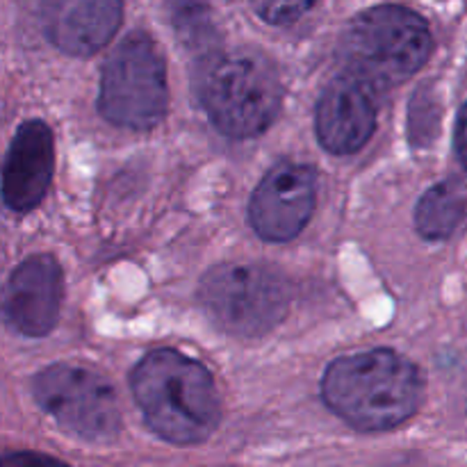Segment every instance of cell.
<instances>
[{
    "instance_id": "obj_1",
    "label": "cell",
    "mask_w": 467,
    "mask_h": 467,
    "mask_svg": "<svg viewBox=\"0 0 467 467\" xmlns=\"http://www.w3.org/2000/svg\"><path fill=\"white\" fill-rule=\"evenodd\" d=\"M424 381L420 369L390 349L333 360L322 379L328 409L358 431H388L418 413Z\"/></svg>"
},
{
    "instance_id": "obj_2",
    "label": "cell",
    "mask_w": 467,
    "mask_h": 467,
    "mask_svg": "<svg viewBox=\"0 0 467 467\" xmlns=\"http://www.w3.org/2000/svg\"><path fill=\"white\" fill-rule=\"evenodd\" d=\"M130 386L146 424L162 441L196 445L217 429L222 406L213 374L181 351L146 354L132 369Z\"/></svg>"
},
{
    "instance_id": "obj_3",
    "label": "cell",
    "mask_w": 467,
    "mask_h": 467,
    "mask_svg": "<svg viewBox=\"0 0 467 467\" xmlns=\"http://www.w3.org/2000/svg\"><path fill=\"white\" fill-rule=\"evenodd\" d=\"M431 48V32L420 14L397 5H381L349 23L342 35L340 55L347 73L377 94L415 76Z\"/></svg>"
},
{
    "instance_id": "obj_4",
    "label": "cell",
    "mask_w": 467,
    "mask_h": 467,
    "mask_svg": "<svg viewBox=\"0 0 467 467\" xmlns=\"http://www.w3.org/2000/svg\"><path fill=\"white\" fill-rule=\"evenodd\" d=\"M199 99L223 135L246 140L267 130L278 117L283 82L263 55H214L201 68Z\"/></svg>"
},
{
    "instance_id": "obj_5",
    "label": "cell",
    "mask_w": 467,
    "mask_h": 467,
    "mask_svg": "<svg viewBox=\"0 0 467 467\" xmlns=\"http://www.w3.org/2000/svg\"><path fill=\"white\" fill-rule=\"evenodd\" d=\"M199 304L223 333L254 340L281 324L290 306V292L276 269L222 265L201 281Z\"/></svg>"
},
{
    "instance_id": "obj_6",
    "label": "cell",
    "mask_w": 467,
    "mask_h": 467,
    "mask_svg": "<svg viewBox=\"0 0 467 467\" xmlns=\"http://www.w3.org/2000/svg\"><path fill=\"white\" fill-rule=\"evenodd\" d=\"M99 109L109 123L146 130L167 112V68L146 32H130L108 57L100 78Z\"/></svg>"
},
{
    "instance_id": "obj_7",
    "label": "cell",
    "mask_w": 467,
    "mask_h": 467,
    "mask_svg": "<svg viewBox=\"0 0 467 467\" xmlns=\"http://www.w3.org/2000/svg\"><path fill=\"white\" fill-rule=\"evenodd\" d=\"M35 400L59 427L87 442H112L121 431V410L114 388L94 369L50 365L32 383Z\"/></svg>"
},
{
    "instance_id": "obj_8",
    "label": "cell",
    "mask_w": 467,
    "mask_h": 467,
    "mask_svg": "<svg viewBox=\"0 0 467 467\" xmlns=\"http://www.w3.org/2000/svg\"><path fill=\"white\" fill-rule=\"evenodd\" d=\"M317 201L315 169L299 162H278L260 181L249 201V222L263 240L287 242L310 222Z\"/></svg>"
},
{
    "instance_id": "obj_9",
    "label": "cell",
    "mask_w": 467,
    "mask_h": 467,
    "mask_svg": "<svg viewBox=\"0 0 467 467\" xmlns=\"http://www.w3.org/2000/svg\"><path fill=\"white\" fill-rule=\"evenodd\" d=\"M64 278L57 260L36 254L23 260L0 292V315L16 333L44 337L55 328L62 308Z\"/></svg>"
},
{
    "instance_id": "obj_10",
    "label": "cell",
    "mask_w": 467,
    "mask_h": 467,
    "mask_svg": "<svg viewBox=\"0 0 467 467\" xmlns=\"http://www.w3.org/2000/svg\"><path fill=\"white\" fill-rule=\"evenodd\" d=\"M53 169L55 141L50 128L39 119L21 123L3 164L0 192L5 205L14 213L36 208L48 192Z\"/></svg>"
},
{
    "instance_id": "obj_11",
    "label": "cell",
    "mask_w": 467,
    "mask_h": 467,
    "mask_svg": "<svg viewBox=\"0 0 467 467\" xmlns=\"http://www.w3.org/2000/svg\"><path fill=\"white\" fill-rule=\"evenodd\" d=\"M377 128L374 91L358 78H336L317 103V137L328 153L349 155L363 149Z\"/></svg>"
},
{
    "instance_id": "obj_12",
    "label": "cell",
    "mask_w": 467,
    "mask_h": 467,
    "mask_svg": "<svg viewBox=\"0 0 467 467\" xmlns=\"http://www.w3.org/2000/svg\"><path fill=\"white\" fill-rule=\"evenodd\" d=\"M123 16V0H44L46 36L62 53L87 57L103 48Z\"/></svg>"
},
{
    "instance_id": "obj_13",
    "label": "cell",
    "mask_w": 467,
    "mask_h": 467,
    "mask_svg": "<svg viewBox=\"0 0 467 467\" xmlns=\"http://www.w3.org/2000/svg\"><path fill=\"white\" fill-rule=\"evenodd\" d=\"M467 214V190L461 182L445 181L431 187L415 208V226L427 240H445Z\"/></svg>"
},
{
    "instance_id": "obj_14",
    "label": "cell",
    "mask_w": 467,
    "mask_h": 467,
    "mask_svg": "<svg viewBox=\"0 0 467 467\" xmlns=\"http://www.w3.org/2000/svg\"><path fill=\"white\" fill-rule=\"evenodd\" d=\"M171 18L176 35L190 50H210L214 41V23L208 0H171Z\"/></svg>"
},
{
    "instance_id": "obj_15",
    "label": "cell",
    "mask_w": 467,
    "mask_h": 467,
    "mask_svg": "<svg viewBox=\"0 0 467 467\" xmlns=\"http://www.w3.org/2000/svg\"><path fill=\"white\" fill-rule=\"evenodd\" d=\"M313 5L315 0H251L255 14L272 26H290L299 21Z\"/></svg>"
},
{
    "instance_id": "obj_16",
    "label": "cell",
    "mask_w": 467,
    "mask_h": 467,
    "mask_svg": "<svg viewBox=\"0 0 467 467\" xmlns=\"http://www.w3.org/2000/svg\"><path fill=\"white\" fill-rule=\"evenodd\" d=\"M55 465L57 461L53 456H44V454H30V451H23V454H7L0 459V465Z\"/></svg>"
},
{
    "instance_id": "obj_17",
    "label": "cell",
    "mask_w": 467,
    "mask_h": 467,
    "mask_svg": "<svg viewBox=\"0 0 467 467\" xmlns=\"http://www.w3.org/2000/svg\"><path fill=\"white\" fill-rule=\"evenodd\" d=\"M456 153H459L461 164L467 171V103L461 109L459 123H456Z\"/></svg>"
}]
</instances>
